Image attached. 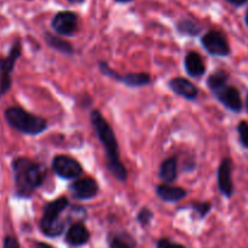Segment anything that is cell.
Wrapping results in <instances>:
<instances>
[{
    "instance_id": "6da1fadb",
    "label": "cell",
    "mask_w": 248,
    "mask_h": 248,
    "mask_svg": "<svg viewBox=\"0 0 248 248\" xmlns=\"http://www.w3.org/2000/svg\"><path fill=\"white\" fill-rule=\"evenodd\" d=\"M15 195L19 199H29L34 191L43 186L46 178L44 165L31 161L28 157L19 156L12 160Z\"/></svg>"
},
{
    "instance_id": "7a4b0ae2",
    "label": "cell",
    "mask_w": 248,
    "mask_h": 248,
    "mask_svg": "<svg viewBox=\"0 0 248 248\" xmlns=\"http://www.w3.org/2000/svg\"><path fill=\"white\" fill-rule=\"evenodd\" d=\"M91 124L97 132L99 140L103 144L104 149H106L107 161H108L107 167L119 182L124 183L127 179V171L120 161L118 140L114 135V131L111 130L110 125L107 123L106 119L102 116V114L98 110H92Z\"/></svg>"
},
{
    "instance_id": "3957f363",
    "label": "cell",
    "mask_w": 248,
    "mask_h": 248,
    "mask_svg": "<svg viewBox=\"0 0 248 248\" xmlns=\"http://www.w3.org/2000/svg\"><path fill=\"white\" fill-rule=\"evenodd\" d=\"M4 118L7 125L19 133L29 136L40 135L47 128V123L41 116L34 115L21 107H9L4 111Z\"/></svg>"
},
{
    "instance_id": "277c9868",
    "label": "cell",
    "mask_w": 248,
    "mask_h": 248,
    "mask_svg": "<svg viewBox=\"0 0 248 248\" xmlns=\"http://www.w3.org/2000/svg\"><path fill=\"white\" fill-rule=\"evenodd\" d=\"M68 207V200L65 198H58L46 203L43 216L39 222V227L43 234L48 237L60 236L65 228V222L62 220L63 211Z\"/></svg>"
},
{
    "instance_id": "5b68a950",
    "label": "cell",
    "mask_w": 248,
    "mask_h": 248,
    "mask_svg": "<svg viewBox=\"0 0 248 248\" xmlns=\"http://www.w3.org/2000/svg\"><path fill=\"white\" fill-rule=\"evenodd\" d=\"M22 55V41L16 39L5 57H0V99L11 90L12 72Z\"/></svg>"
},
{
    "instance_id": "8992f818",
    "label": "cell",
    "mask_w": 248,
    "mask_h": 248,
    "mask_svg": "<svg viewBox=\"0 0 248 248\" xmlns=\"http://www.w3.org/2000/svg\"><path fill=\"white\" fill-rule=\"evenodd\" d=\"M52 169L63 179H74L82 173V167L77 160L65 155H57L52 161Z\"/></svg>"
},
{
    "instance_id": "52a82bcc",
    "label": "cell",
    "mask_w": 248,
    "mask_h": 248,
    "mask_svg": "<svg viewBox=\"0 0 248 248\" xmlns=\"http://www.w3.org/2000/svg\"><path fill=\"white\" fill-rule=\"evenodd\" d=\"M99 69H101V72L103 73L106 77H109L111 78V79H115L118 80V81L124 82V84L131 87L144 86V85H148L152 81L149 75L145 74V73H130V74L125 75L118 74V73L114 72V70L104 62L99 63Z\"/></svg>"
},
{
    "instance_id": "ba28073f",
    "label": "cell",
    "mask_w": 248,
    "mask_h": 248,
    "mask_svg": "<svg viewBox=\"0 0 248 248\" xmlns=\"http://www.w3.org/2000/svg\"><path fill=\"white\" fill-rule=\"evenodd\" d=\"M202 46L208 53L213 56H222L225 57L230 53L229 44L222 33L216 31H211L206 33L201 39Z\"/></svg>"
},
{
    "instance_id": "9c48e42d",
    "label": "cell",
    "mask_w": 248,
    "mask_h": 248,
    "mask_svg": "<svg viewBox=\"0 0 248 248\" xmlns=\"http://www.w3.org/2000/svg\"><path fill=\"white\" fill-rule=\"evenodd\" d=\"M52 28L58 35H73L78 31V16L70 11L58 12L52 19Z\"/></svg>"
},
{
    "instance_id": "30bf717a",
    "label": "cell",
    "mask_w": 248,
    "mask_h": 248,
    "mask_svg": "<svg viewBox=\"0 0 248 248\" xmlns=\"http://www.w3.org/2000/svg\"><path fill=\"white\" fill-rule=\"evenodd\" d=\"M70 193L78 200H90L98 193V184L91 177L77 179L69 186Z\"/></svg>"
},
{
    "instance_id": "8fae6325",
    "label": "cell",
    "mask_w": 248,
    "mask_h": 248,
    "mask_svg": "<svg viewBox=\"0 0 248 248\" xmlns=\"http://www.w3.org/2000/svg\"><path fill=\"white\" fill-rule=\"evenodd\" d=\"M213 93L217 97L218 101L222 102V104H224L228 109L235 111V113L241 111L242 101L241 96H240V92L237 91V89L225 85V86L220 87L219 90L215 91Z\"/></svg>"
},
{
    "instance_id": "7c38bea8",
    "label": "cell",
    "mask_w": 248,
    "mask_h": 248,
    "mask_svg": "<svg viewBox=\"0 0 248 248\" xmlns=\"http://www.w3.org/2000/svg\"><path fill=\"white\" fill-rule=\"evenodd\" d=\"M218 188L224 196L229 198L232 195L234 186L232 179V160L224 159L218 169Z\"/></svg>"
},
{
    "instance_id": "4fadbf2b",
    "label": "cell",
    "mask_w": 248,
    "mask_h": 248,
    "mask_svg": "<svg viewBox=\"0 0 248 248\" xmlns=\"http://www.w3.org/2000/svg\"><path fill=\"white\" fill-rule=\"evenodd\" d=\"M169 86L174 93L186 99H195L199 94L198 87L184 78H174L169 82Z\"/></svg>"
},
{
    "instance_id": "5bb4252c",
    "label": "cell",
    "mask_w": 248,
    "mask_h": 248,
    "mask_svg": "<svg viewBox=\"0 0 248 248\" xmlns=\"http://www.w3.org/2000/svg\"><path fill=\"white\" fill-rule=\"evenodd\" d=\"M90 239V232L82 223H75L68 229L65 241L72 246H82Z\"/></svg>"
},
{
    "instance_id": "9a60e30c",
    "label": "cell",
    "mask_w": 248,
    "mask_h": 248,
    "mask_svg": "<svg viewBox=\"0 0 248 248\" xmlns=\"http://www.w3.org/2000/svg\"><path fill=\"white\" fill-rule=\"evenodd\" d=\"M156 194L162 201L166 202H177L186 196V191L183 188L170 186V184H161L157 186Z\"/></svg>"
},
{
    "instance_id": "2e32d148",
    "label": "cell",
    "mask_w": 248,
    "mask_h": 248,
    "mask_svg": "<svg viewBox=\"0 0 248 248\" xmlns=\"http://www.w3.org/2000/svg\"><path fill=\"white\" fill-rule=\"evenodd\" d=\"M184 67L190 77L199 78L205 74L206 67L198 52H189L184 58Z\"/></svg>"
},
{
    "instance_id": "e0dca14e",
    "label": "cell",
    "mask_w": 248,
    "mask_h": 248,
    "mask_svg": "<svg viewBox=\"0 0 248 248\" xmlns=\"http://www.w3.org/2000/svg\"><path fill=\"white\" fill-rule=\"evenodd\" d=\"M108 245L110 248H135L136 240L128 232H111L108 236Z\"/></svg>"
},
{
    "instance_id": "ac0fdd59",
    "label": "cell",
    "mask_w": 248,
    "mask_h": 248,
    "mask_svg": "<svg viewBox=\"0 0 248 248\" xmlns=\"http://www.w3.org/2000/svg\"><path fill=\"white\" fill-rule=\"evenodd\" d=\"M177 169H178L177 157H169L160 166V178L164 182H166V183H172V182H174L177 179Z\"/></svg>"
},
{
    "instance_id": "d6986e66",
    "label": "cell",
    "mask_w": 248,
    "mask_h": 248,
    "mask_svg": "<svg viewBox=\"0 0 248 248\" xmlns=\"http://www.w3.org/2000/svg\"><path fill=\"white\" fill-rule=\"evenodd\" d=\"M45 40L46 43L48 44L50 47L55 48V50H57L58 52H62L64 53V55H72V53L74 52L73 46L70 45L67 40L60 38V36H55L52 35V34L47 33L45 34Z\"/></svg>"
},
{
    "instance_id": "ffe728a7",
    "label": "cell",
    "mask_w": 248,
    "mask_h": 248,
    "mask_svg": "<svg viewBox=\"0 0 248 248\" xmlns=\"http://www.w3.org/2000/svg\"><path fill=\"white\" fill-rule=\"evenodd\" d=\"M228 73L223 72V70H218V72H215L212 75H210V78L207 79V85L210 87V90L212 92L217 91L220 87L225 86L228 82Z\"/></svg>"
},
{
    "instance_id": "44dd1931",
    "label": "cell",
    "mask_w": 248,
    "mask_h": 248,
    "mask_svg": "<svg viewBox=\"0 0 248 248\" xmlns=\"http://www.w3.org/2000/svg\"><path fill=\"white\" fill-rule=\"evenodd\" d=\"M177 28H178L179 33L184 34V35L194 36V35H198V34L201 33L200 27H199L198 24H195L194 22H191V21L179 22L178 26H177Z\"/></svg>"
},
{
    "instance_id": "7402d4cb",
    "label": "cell",
    "mask_w": 248,
    "mask_h": 248,
    "mask_svg": "<svg viewBox=\"0 0 248 248\" xmlns=\"http://www.w3.org/2000/svg\"><path fill=\"white\" fill-rule=\"evenodd\" d=\"M237 131H239L241 144L245 148H248V123H246V121L240 123L239 126H237Z\"/></svg>"
},
{
    "instance_id": "603a6c76",
    "label": "cell",
    "mask_w": 248,
    "mask_h": 248,
    "mask_svg": "<svg viewBox=\"0 0 248 248\" xmlns=\"http://www.w3.org/2000/svg\"><path fill=\"white\" fill-rule=\"evenodd\" d=\"M191 208H193L201 218H203L211 211V205L208 202H195L191 205Z\"/></svg>"
},
{
    "instance_id": "cb8c5ba5",
    "label": "cell",
    "mask_w": 248,
    "mask_h": 248,
    "mask_svg": "<svg viewBox=\"0 0 248 248\" xmlns=\"http://www.w3.org/2000/svg\"><path fill=\"white\" fill-rule=\"evenodd\" d=\"M152 219H153V213L150 212V210H148V208H143V210H140V212L138 213L137 216V220L140 223L142 227H147V225L152 222Z\"/></svg>"
},
{
    "instance_id": "d4e9b609",
    "label": "cell",
    "mask_w": 248,
    "mask_h": 248,
    "mask_svg": "<svg viewBox=\"0 0 248 248\" xmlns=\"http://www.w3.org/2000/svg\"><path fill=\"white\" fill-rule=\"evenodd\" d=\"M2 248H21L19 247L18 241L15 236L11 235H6L2 240Z\"/></svg>"
},
{
    "instance_id": "484cf974",
    "label": "cell",
    "mask_w": 248,
    "mask_h": 248,
    "mask_svg": "<svg viewBox=\"0 0 248 248\" xmlns=\"http://www.w3.org/2000/svg\"><path fill=\"white\" fill-rule=\"evenodd\" d=\"M156 248H186L182 245L176 244V242L170 241L169 239H161L156 244Z\"/></svg>"
},
{
    "instance_id": "4316f807",
    "label": "cell",
    "mask_w": 248,
    "mask_h": 248,
    "mask_svg": "<svg viewBox=\"0 0 248 248\" xmlns=\"http://www.w3.org/2000/svg\"><path fill=\"white\" fill-rule=\"evenodd\" d=\"M228 1H229L230 4H232V5H236V6H240V5L245 4V2H246L247 0H228Z\"/></svg>"
},
{
    "instance_id": "83f0119b",
    "label": "cell",
    "mask_w": 248,
    "mask_h": 248,
    "mask_svg": "<svg viewBox=\"0 0 248 248\" xmlns=\"http://www.w3.org/2000/svg\"><path fill=\"white\" fill-rule=\"evenodd\" d=\"M36 248H53V247L50 246V245L45 244V242H39V244L36 245Z\"/></svg>"
},
{
    "instance_id": "f1b7e54d",
    "label": "cell",
    "mask_w": 248,
    "mask_h": 248,
    "mask_svg": "<svg viewBox=\"0 0 248 248\" xmlns=\"http://www.w3.org/2000/svg\"><path fill=\"white\" fill-rule=\"evenodd\" d=\"M69 2H82L84 0H68Z\"/></svg>"
},
{
    "instance_id": "f546056e",
    "label": "cell",
    "mask_w": 248,
    "mask_h": 248,
    "mask_svg": "<svg viewBox=\"0 0 248 248\" xmlns=\"http://www.w3.org/2000/svg\"><path fill=\"white\" fill-rule=\"evenodd\" d=\"M116 1H119V2H130V1H132V0H116Z\"/></svg>"
},
{
    "instance_id": "4dcf8cb0",
    "label": "cell",
    "mask_w": 248,
    "mask_h": 248,
    "mask_svg": "<svg viewBox=\"0 0 248 248\" xmlns=\"http://www.w3.org/2000/svg\"><path fill=\"white\" fill-rule=\"evenodd\" d=\"M246 22H247V24H248V10H247V15H246Z\"/></svg>"
},
{
    "instance_id": "1f68e13d",
    "label": "cell",
    "mask_w": 248,
    "mask_h": 248,
    "mask_svg": "<svg viewBox=\"0 0 248 248\" xmlns=\"http://www.w3.org/2000/svg\"><path fill=\"white\" fill-rule=\"evenodd\" d=\"M246 107H247V111H248V96H247V101H246Z\"/></svg>"
}]
</instances>
